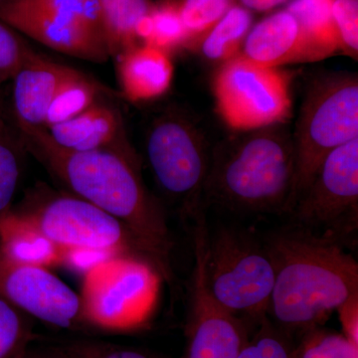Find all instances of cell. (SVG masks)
<instances>
[{"instance_id": "obj_1", "label": "cell", "mask_w": 358, "mask_h": 358, "mask_svg": "<svg viewBox=\"0 0 358 358\" xmlns=\"http://www.w3.org/2000/svg\"><path fill=\"white\" fill-rule=\"evenodd\" d=\"M16 129L26 152L72 194L124 224L162 279L171 281V231L162 206L143 182L134 148L75 152L56 145L43 128Z\"/></svg>"}, {"instance_id": "obj_2", "label": "cell", "mask_w": 358, "mask_h": 358, "mask_svg": "<svg viewBox=\"0 0 358 358\" xmlns=\"http://www.w3.org/2000/svg\"><path fill=\"white\" fill-rule=\"evenodd\" d=\"M275 272L268 312L282 329L320 327L358 292V264L343 244L289 224L264 242Z\"/></svg>"}, {"instance_id": "obj_3", "label": "cell", "mask_w": 358, "mask_h": 358, "mask_svg": "<svg viewBox=\"0 0 358 358\" xmlns=\"http://www.w3.org/2000/svg\"><path fill=\"white\" fill-rule=\"evenodd\" d=\"M294 174L293 134L287 124L236 131L211 150L205 208L288 214Z\"/></svg>"}, {"instance_id": "obj_4", "label": "cell", "mask_w": 358, "mask_h": 358, "mask_svg": "<svg viewBox=\"0 0 358 358\" xmlns=\"http://www.w3.org/2000/svg\"><path fill=\"white\" fill-rule=\"evenodd\" d=\"M205 284L214 301L237 319L267 320L275 272L266 249L251 233L220 226L203 238Z\"/></svg>"}, {"instance_id": "obj_5", "label": "cell", "mask_w": 358, "mask_h": 358, "mask_svg": "<svg viewBox=\"0 0 358 358\" xmlns=\"http://www.w3.org/2000/svg\"><path fill=\"white\" fill-rule=\"evenodd\" d=\"M358 138V77L329 73L308 85L293 133L296 174L289 212L329 152Z\"/></svg>"}, {"instance_id": "obj_6", "label": "cell", "mask_w": 358, "mask_h": 358, "mask_svg": "<svg viewBox=\"0 0 358 358\" xmlns=\"http://www.w3.org/2000/svg\"><path fill=\"white\" fill-rule=\"evenodd\" d=\"M162 275L154 264L138 257H106L85 273L82 322L106 331L138 329L154 310Z\"/></svg>"}, {"instance_id": "obj_7", "label": "cell", "mask_w": 358, "mask_h": 358, "mask_svg": "<svg viewBox=\"0 0 358 358\" xmlns=\"http://www.w3.org/2000/svg\"><path fill=\"white\" fill-rule=\"evenodd\" d=\"M148 164L162 192L192 220L205 210V183L211 150L201 129L187 115L167 110L155 117L147 134Z\"/></svg>"}, {"instance_id": "obj_8", "label": "cell", "mask_w": 358, "mask_h": 358, "mask_svg": "<svg viewBox=\"0 0 358 358\" xmlns=\"http://www.w3.org/2000/svg\"><path fill=\"white\" fill-rule=\"evenodd\" d=\"M13 210L70 254L138 257L152 263L124 224L76 195L39 194Z\"/></svg>"}, {"instance_id": "obj_9", "label": "cell", "mask_w": 358, "mask_h": 358, "mask_svg": "<svg viewBox=\"0 0 358 358\" xmlns=\"http://www.w3.org/2000/svg\"><path fill=\"white\" fill-rule=\"evenodd\" d=\"M0 21L71 57L98 64L110 59L100 0H0Z\"/></svg>"}, {"instance_id": "obj_10", "label": "cell", "mask_w": 358, "mask_h": 358, "mask_svg": "<svg viewBox=\"0 0 358 358\" xmlns=\"http://www.w3.org/2000/svg\"><path fill=\"white\" fill-rule=\"evenodd\" d=\"M220 117L235 131L287 124L292 117L291 78L242 55L219 66L213 78Z\"/></svg>"}, {"instance_id": "obj_11", "label": "cell", "mask_w": 358, "mask_h": 358, "mask_svg": "<svg viewBox=\"0 0 358 358\" xmlns=\"http://www.w3.org/2000/svg\"><path fill=\"white\" fill-rule=\"evenodd\" d=\"M289 215L292 224L343 244L358 223V138L327 155Z\"/></svg>"}, {"instance_id": "obj_12", "label": "cell", "mask_w": 358, "mask_h": 358, "mask_svg": "<svg viewBox=\"0 0 358 358\" xmlns=\"http://www.w3.org/2000/svg\"><path fill=\"white\" fill-rule=\"evenodd\" d=\"M0 296L28 317L70 329L82 322L76 292L49 268L25 265L0 252Z\"/></svg>"}, {"instance_id": "obj_13", "label": "cell", "mask_w": 358, "mask_h": 358, "mask_svg": "<svg viewBox=\"0 0 358 358\" xmlns=\"http://www.w3.org/2000/svg\"><path fill=\"white\" fill-rule=\"evenodd\" d=\"M194 268L192 280L187 346L185 358H237L247 341L241 320L212 299L203 271V238L193 236Z\"/></svg>"}, {"instance_id": "obj_14", "label": "cell", "mask_w": 358, "mask_h": 358, "mask_svg": "<svg viewBox=\"0 0 358 358\" xmlns=\"http://www.w3.org/2000/svg\"><path fill=\"white\" fill-rule=\"evenodd\" d=\"M78 71L35 52L13 79L16 127L43 128L52 102Z\"/></svg>"}, {"instance_id": "obj_15", "label": "cell", "mask_w": 358, "mask_h": 358, "mask_svg": "<svg viewBox=\"0 0 358 358\" xmlns=\"http://www.w3.org/2000/svg\"><path fill=\"white\" fill-rule=\"evenodd\" d=\"M45 129L59 147L75 152L133 148L121 112L103 99L76 117Z\"/></svg>"}, {"instance_id": "obj_16", "label": "cell", "mask_w": 358, "mask_h": 358, "mask_svg": "<svg viewBox=\"0 0 358 358\" xmlns=\"http://www.w3.org/2000/svg\"><path fill=\"white\" fill-rule=\"evenodd\" d=\"M240 55L264 67L308 63L300 24L286 8L266 16L252 26Z\"/></svg>"}, {"instance_id": "obj_17", "label": "cell", "mask_w": 358, "mask_h": 358, "mask_svg": "<svg viewBox=\"0 0 358 358\" xmlns=\"http://www.w3.org/2000/svg\"><path fill=\"white\" fill-rule=\"evenodd\" d=\"M122 95L134 103L164 96L171 88L174 68L166 52L141 44L115 58Z\"/></svg>"}, {"instance_id": "obj_18", "label": "cell", "mask_w": 358, "mask_h": 358, "mask_svg": "<svg viewBox=\"0 0 358 358\" xmlns=\"http://www.w3.org/2000/svg\"><path fill=\"white\" fill-rule=\"evenodd\" d=\"M0 252L10 260L49 268L67 263L69 252L60 248L15 213L0 215Z\"/></svg>"}, {"instance_id": "obj_19", "label": "cell", "mask_w": 358, "mask_h": 358, "mask_svg": "<svg viewBox=\"0 0 358 358\" xmlns=\"http://www.w3.org/2000/svg\"><path fill=\"white\" fill-rule=\"evenodd\" d=\"M300 24L308 63L317 62L339 52L331 0H291L286 7Z\"/></svg>"}, {"instance_id": "obj_20", "label": "cell", "mask_w": 358, "mask_h": 358, "mask_svg": "<svg viewBox=\"0 0 358 358\" xmlns=\"http://www.w3.org/2000/svg\"><path fill=\"white\" fill-rule=\"evenodd\" d=\"M102 8L103 32L110 58L119 57L141 45L138 26L152 13L155 3L152 0H100Z\"/></svg>"}, {"instance_id": "obj_21", "label": "cell", "mask_w": 358, "mask_h": 358, "mask_svg": "<svg viewBox=\"0 0 358 358\" xmlns=\"http://www.w3.org/2000/svg\"><path fill=\"white\" fill-rule=\"evenodd\" d=\"M253 21V13L235 4L192 50L199 52L207 62L222 65L239 55Z\"/></svg>"}, {"instance_id": "obj_22", "label": "cell", "mask_w": 358, "mask_h": 358, "mask_svg": "<svg viewBox=\"0 0 358 358\" xmlns=\"http://www.w3.org/2000/svg\"><path fill=\"white\" fill-rule=\"evenodd\" d=\"M138 37L141 44L155 47L169 55L186 49L187 34L179 13V2L159 0L152 13L141 21Z\"/></svg>"}, {"instance_id": "obj_23", "label": "cell", "mask_w": 358, "mask_h": 358, "mask_svg": "<svg viewBox=\"0 0 358 358\" xmlns=\"http://www.w3.org/2000/svg\"><path fill=\"white\" fill-rule=\"evenodd\" d=\"M108 96V89L86 73L78 71L66 82L52 102L43 129L60 124L88 109Z\"/></svg>"}, {"instance_id": "obj_24", "label": "cell", "mask_w": 358, "mask_h": 358, "mask_svg": "<svg viewBox=\"0 0 358 358\" xmlns=\"http://www.w3.org/2000/svg\"><path fill=\"white\" fill-rule=\"evenodd\" d=\"M23 152L17 129L11 128L0 114V215L11 208L20 185Z\"/></svg>"}, {"instance_id": "obj_25", "label": "cell", "mask_w": 358, "mask_h": 358, "mask_svg": "<svg viewBox=\"0 0 358 358\" xmlns=\"http://www.w3.org/2000/svg\"><path fill=\"white\" fill-rule=\"evenodd\" d=\"M235 4L234 0H181L179 13L187 34L186 49L192 50Z\"/></svg>"}, {"instance_id": "obj_26", "label": "cell", "mask_w": 358, "mask_h": 358, "mask_svg": "<svg viewBox=\"0 0 358 358\" xmlns=\"http://www.w3.org/2000/svg\"><path fill=\"white\" fill-rule=\"evenodd\" d=\"M301 334L293 358H358V345L343 334L315 327Z\"/></svg>"}, {"instance_id": "obj_27", "label": "cell", "mask_w": 358, "mask_h": 358, "mask_svg": "<svg viewBox=\"0 0 358 358\" xmlns=\"http://www.w3.org/2000/svg\"><path fill=\"white\" fill-rule=\"evenodd\" d=\"M28 315L0 296V358H18L32 341Z\"/></svg>"}, {"instance_id": "obj_28", "label": "cell", "mask_w": 358, "mask_h": 358, "mask_svg": "<svg viewBox=\"0 0 358 358\" xmlns=\"http://www.w3.org/2000/svg\"><path fill=\"white\" fill-rule=\"evenodd\" d=\"M35 52L20 33L0 21V86L13 80Z\"/></svg>"}, {"instance_id": "obj_29", "label": "cell", "mask_w": 358, "mask_h": 358, "mask_svg": "<svg viewBox=\"0 0 358 358\" xmlns=\"http://www.w3.org/2000/svg\"><path fill=\"white\" fill-rule=\"evenodd\" d=\"M331 14L338 33L339 52L357 60L358 0H331Z\"/></svg>"}, {"instance_id": "obj_30", "label": "cell", "mask_w": 358, "mask_h": 358, "mask_svg": "<svg viewBox=\"0 0 358 358\" xmlns=\"http://www.w3.org/2000/svg\"><path fill=\"white\" fill-rule=\"evenodd\" d=\"M260 324L261 331L251 341L247 339L237 358H293L291 346L275 334L268 320Z\"/></svg>"}, {"instance_id": "obj_31", "label": "cell", "mask_w": 358, "mask_h": 358, "mask_svg": "<svg viewBox=\"0 0 358 358\" xmlns=\"http://www.w3.org/2000/svg\"><path fill=\"white\" fill-rule=\"evenodd\" d=\"M63 352L70 358H155L136 348L92 341L73 343Z\"/></svg>"}, {"instance_id": "obj_32", "label": "cell", "mask_w": 358, "mask_h": 358, "mask_svg": "<svg viewBox=\"0 0 358 358\" xmlns=\"http://www.w3.org/2000/svg\"><path fill=\"white\" fill-rule=\"evenodd\" d=\"M336 312L343 329L341 334L358 345V292L343 301Z\"/></svg>"}, {"instance_id": "obj_33", "label": "cell", "mask_w": 358, "mask_h": 358, "mask_svg": "<svg viewBox=\"0 0 358 358\" xmlns=\"http://www.w3.org/2000/svg\"><path fill=\"white\" fill-rule=\"evenodd\" d=\"M238 6L248 9L251 13H268L291 0H234Z\"/></svg>"}, {"instance_id": "obj_34", "label": "cell", "mask_w": 358, "mask_h": 358, "mask_svg": "<svg viewBox=\"0 0 358 358\" xmlns=\"http://www.w3.org/2000/svg\"><path fill=\"white\" fill-rule=\"evenodd\" d=\"M18 358H70L64 352H37V350H27Z\"/></svg>"}, {"instance_id": "obj_35", "label": "cell", "mask_w": 358, "mask_h": 358, "mask_svg": "<svg viewBox=\"0 0 358 358\" xmlns=\"http://www.w3.org/2000/svg\"><path fill=\"white\" fill-rule=\"evenodd\" d=\"M167 1L180 2L181 0H167Z\"/></svg>"}]
</instances>
